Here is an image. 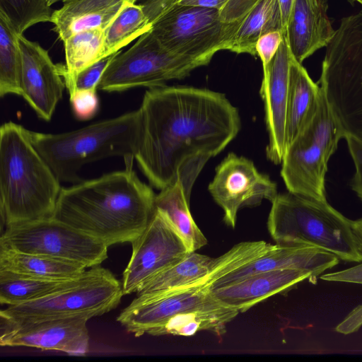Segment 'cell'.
Returning a JSON list of instances; mask_svg holds the SVG:
<instances>
[{
    "label": "cell",
    "instance_id": "obj_1",
    "mask_svg": "<svg viewBox=\"0 0 362 362\" xmlns=\"http://www.w3.org/2000/svg\"><path fill=\"white\" fill-rule=\"evenodd\" d=\"M141 133L134 158L160 191L180 180L188 199L207 161L237 136L238 109L206 88L162 86L146 90L139 107Z\"/></svg>",
    "mask_w": 362,
    "mask_h": 362
},
{
    "label": "cell",
    "instance_id": "obj_2",
    "mask_svg": "<svg viewBox=\"0 0 362 362\" xmlns=\"http://www.w3.org/2000/svg\"><path fill=\"white\" fill-rule=\"evenodd\" d=\"M150 186L125 170L62 187L52 218L105 243H132L156 209Z\"/></svg>",
    "mask_w": 362,
    "mask_h": 362
},
{
    "label": "cell",
    "instance_id": "obj_3",
    "mask_svg": "<svg viewBox=\"0 0 362 362\" xmlns=\"http://www.w3.org/2000/svg\"><path fill=\"white\" fill-rule=\"evenodd\" d=\"M60 181L33 145L29 130L13 122L0 128V206L6 227L53 216Z\"/></svg>",
    "mask_w": 362,
    "mask_h": 362
},
{
    "label": "cell",
    "instance_id": "obj_4",
    "mask_svg": "<svg viewBox=\"0 0 362 362\" xmlns=\"http://www.w3.org/2000/svg\"><path fill=\"white\" fill-rule=\"evenodd\" d=\"M141 133L139 108L74 131L60 134L29 130L30 139L61 182L82 181L83 165L111 156H122L132 166Z\"/></svg>",
    "mask_w": 362,
    "mask_h": 362
},
{
    "label": "cell",
    "instance_id": "obj_5",
    "mask_svg": "<svg viewBox=\"0 0 362 362\" xmlns=\"http://www.w3.org/2000/svg\"><path fill=\"white\" fill-rule=\"evenodd\" d=\"M268 231L276 244L315 247L347 262H362L351 220L325 201L288 192L271 202Z\"/></svg>",
    "mask_w": 362,
    "mask_h": 362
},
{
    "label": "cell",
    "instance_id": "obj_6",
    "mask_svg": "<svg viewBox=\"0 0 362 362\" xmlns=\"http://www.w3.org/2000/svg\"><path fill=\"white\" fill-rule=\"evenodd\" d=\"M318 84L345 136L362 145V11L341 20L327 46Z\"/></svg>",
    "mask_w": 362,
    "mask_h": 362
},
{
    "label": "cell",
    "instance_id": "obj_7",
    "mask_svg": "<svg viewBox=\"0 0 362 362\" xmlns=\"http://www.w3.org/2000/svg\"><path fill=\"white\" fill-rule=\"evenodd\" d=\"M342 138L345 132L320 86L313 117L286 147L282 158L281 176L288 192L325 201L328 162Z\"/></svg>",
    "mask_w": 362,
    "mask_h": 362
},
{
    "label": "cell",
    "instance_id": "obj_8",
    "mask_svg": "<svg viewBox=\"0 0 362 362\" xmlns=\"http://www.w3.org/2000/svg\"><path fill=\"white\" fill-rule=\"evenodd\" d=\"M124 296L122 282L100 265L86 269L77 284L44 298L9 305L0 318L14 323L70 317L89 319L115 308Z\"/></svg>",
    "mask_w": 362,
    "mask_h": 362
},
{
    "label": "cell",
    "instance_id": "obj_9",
    "mask_svg": "<svg viewBox=\"0 0 362 362\" xmlns=\"http://www.w3.org/2000/svg\"><path fill=\"white\" fill-rule=\"evenodd\" d=\"M241 21L226 23L218 9L175 4L153 22L150 31L168 51L206 66L218 52L230 51Z\"/></svg>",
    "mask_w": 362,
    "mask_h": 362
},
{
    "label": "cell",
    "instance_id": "obj_10",
    "mask_svg": "<svg viewBox=\"0 0 362 362\" xmlns=\"http://www.w3.org/2000/svg\"><path fill=\"white\" fill-rule=\"evenodd\" d=\"M203 66L199 62L164 48L149 30L127 51L119 52L104 72L98 90L122 92L137 87L166 85Z\"/></svg>",
    "mask_w": 362,
    "mask_h": 362
},
{
    "label": "cell",
    "instance_id": "obj_11",
    "mask_svg": "<svg viewBox=\"0 0 362 362\" xmlns=\"http://www.w3.org/2000/svg\"><path fill=\"white\" fill-rule=\"evenodd\" d=\"M0 247L45 255L83 265H100L107 258L103 241L54 218L6 227Z\"/></svg>",
    "mask_w": 362,
    "mask_h": 362
},
{
    "label": "cell",
    "instance_id": "obj_12",
    "mask_svg": "<svg viewBox=\"0 0 362 362\" xmlns=\"http://www.w3.org/2000/svg\"><path fill=\"white\" fill-rule=\"evenodd\" d=\"M213 284L209 274L185 287L136 295L119 314L117 321L135 337L158 336L162 327L175 316L218 303L211 291Z\"/></svg>",
    "mask_w": 362,
    "mask_h": 362
},
{
    "label": "cell",
    "instance_id": "obj_13",
    "mask_svg": "<svg viewBox=\"0 0 362 362\" xmlns=\"http://www.w3.org/2000/svg\"><path fill=\"white\" fill-rule=\"evenodd\" d=\"M132 245V255L122 274L124 295L138 292L154 276L192 252L165 214L156 208Z\"/></svg>",
    "mask_w": 362,
    "mask_h": 362
},
{
    "label": "cell",
    "instance_id": "obj_14",
    "mask_svg": "<svg viewBox=\"0 0 362 362\" xmlns=\"http://www.w3.org/2000/svg\"><path fill=\"white\" fill-rule=\"evenodd\" d=\"M208 189L223 211V221L233 228L241 208L258 206L264 199L272 202L278 194L276 184L268 175L259 172L252 160L234 153L216 168Z\"/></svg>",
    "mask_w": 362,
    "mask_h": 362
},
{
    "label": "cell",
    "instance_id": "obj_15",
    "mask_svg": "<svg viewBox=\"0 0 362 362\" xmlns=\"http://www.w3.org/2000/svg\"><path fill=\"white\" fill-rule=\"evenodd\" d=\"M88 320L78 316L14 323L0 318V345L85 353L89 345Z\"/></svg>",
    "mask_w": 362,
    "mask_h": 362
},
{
    "label": "cell",
    "instance_id": "obj_16",
    "mask_svg": "<svg viewBox=\"0 0 362 362\" xmlns=\"http://www.w3.org/2000/svg\"><path fill=\"white\" fill-rule=\"evenodd\" d=\"M22 57L21 97L39 118L49 121L66 88L58 64L37 42L18 35Z\"/></svg>",
    "mask_w": 362,
    "mask_h": 362
},
{
    "label": "cell",
    "instance_id": "obj_17",
    "mask_svg": "<svg viewBox=\"0 0 362 362\" xmlns=\"http://www.w3.org/2000/svg\"><path fill=\"white\" fill-rule=\"evenodd\" d=\"M292 57L284 34L276 54L263 69L259 93L264 102L269 139L266 155L275 164L281 163L286 148V110Z\"/></svg>",
    "mask_w": 362,
    "mask_h": 362
},
{
    "label": "cell",
    "instance_id": "obj_18",
    "mask_svg": "<svg viewBox=\"0 0 362 362\" xmlns=\"http://www.w3.org/2000/svg\"><path fill=\"white\" fill-rule=\"evenodd\" d=\"M339 259L327 251L307 245L275 244L252 261L218 279L211 289L246 276L278 269H300L312 274V281L327 269L336 266Z\"/></svg>",
    "mask_w": 362,
    "mask_h": 362
},
{
    "label": "cell",
    "instance_id": "obj_19",
    "mask_svg": "<svg viewBox=\"0 0 362 362\" xmlns=\"http://www.w3.org/2000/svg\"><path fill=\"white\" fill-rule=\"evenodd\" d=\"M307 279L312 281V274L300 269L272 270L246 276L211 291L221 303L243 313Z\"/></svg>",
    "mask_w": 362,
    "mask_h": 362
},
{
    "label": "cell",
    "instance_id": "obj_20",
    "mask_svg": "<svg viewBox=\"0 0 362 362\" xmlns=\"http://www.w3.org/2000/svg\"><path fill=\"white\" fill-rule=\"evenodd\" d=\"M327 0H294L285 35L293 57L300 63L333 38Z\"/></svg>",
    "mask_w": 362,
    "mask_h": 362
},
{
    "label": "cell",
    "instance_id": "obj_21",
    "mask_svg": "<svg viewBox=\"0 0 362 362\" xmlns=\"http://www.w3.org/2000/svg\"><path fill=\"white\" fill-rule=\"evenodd\" d=\"M54 10V31L64 42L70 36L88 30H105L128 1L126 0H62Z\"/></svg>",
    "mask_w": 362,
    "mask_h": 362
},
{
    "label": "cell",
    "instance_id": "obj_22",
    "mask_svg": "<svg viewBox=\"0 0 362 362\" xmlns=\"http://www.w3.org/2000/svg\"><path fill=\"white\" fill-rule=\"evenodd\" d=\"M320 93L319 84L311 79L302 64L293 56L290 65L286 110V147L313 117Z\"/></svg>",
    "mask_w": 362,
    "mask_h": 362
},
{
    "label": "cell",
    "instance_id": "obj_23",
    "mask_svg": "<svg viewBox=\"0 0 362 362\" xmlns=\"http://www.w3.org/2000/svg\"><path fill=\"white\" fill-rule=\"evenodd\" d=\"M83 265L45 255L0 247V271L47 279H66L83 274Z\"/></svg>",
    "mask_w": 362,
    "mask_h": 362
},
{
    "label": "cell",
    "instance_id": "obj_24",
    "mask_svg": "<svg viewBox=\"0 0 362 362\" xmlns=\"http://www.w3.org/2000/svg\"><path fill=\"white\" fill-rule=\"evenodd\" d=\"M63 42L66 64H58V66L71 96L76 90L78 74L107 56L105 47V30H84L70 36Z\"/></svg>",
    "mask_w": 362,
    "mask_h": 362
},
{
    "label": "cell",
    "instance_id": "obj_25",
    "mask_svg": "<svg viewBox=\"0 0 362 362\" xmlns=\"http://www.w3.org/2000/svg\"><path fill=\"white\" fill-rule=\"evenodd\" d=\"M180 180L156 194V208L162 211L187 244L190 252H196L207 244V239L193 219Z\"/></svg>",
    "mask_w": 362,
    "mask_h": 362
},
{
    "label": "cell",
    "instance_id": "obj_26",
    "mask_svg": "<svg viewBox=\"0 0 362 362\" xmlns=\"http://www.w3.org/2000/svg\"><path fill=\"white\" fill-rule=\"evenodd\" d=\"M275 30L284 33L278 1L259 0L242 19L230 52L255 56V45L259 38Z\"/></svg>",
    "mask_w": 362,
    "mask_h": 362
},
{
    "label": "cell",
    "instance_id": "obj_27",
    "mask_svg": "<svg viewBox=\"0 0 362 362\" xmlns=\"http://www.w3.org/2000/svg\"><path fill=\"white\" fill-rule=\"evenodd\" d=\"M83 274L72 279H47L0 271V303L9 306L44 298L77 284Z\"/></svg>",
    "mask_w": 362,
    "mask_h": 362
},
{
    "label": "cell",
    "instance_id": "obj_28",
    "mask_svg": "<svg viewBox=\"0 0 362 362\" xmlns=\"http://www.w3.org/2000/svg\"><path fill=\"white\" fill-rule=\"evenodd\" d=\"M216 258L192 252L148 281L136 295L165 292L187 286L206 276Z\"/></svg>",
    "mask_w": 362,
    "mask_h": 362
},
{
    "label": "cell",
    "instance_id": "obj_29",
    "mask_svg": "<svg viewBox=\"0 0 362 362\" xmlns=\"http://www.w3.org/2000/svg\"><path fill=\"white\" fill-rule=\"evenodd\" d=\"M151 28V24L143 8L137 4L127 2L105 30L107 55L119 52L122 47Z\"/></svg>",
    "mask_w": 362,
    "mask_h": 362
},
{
    "label": "cell",
    "instance_id": "obj_30",
    "mask_svg": "<svg viewBox=\"0 0 362 362\" xmlns=\"http://www.w3.org/2000/svg\"><path fill=\"white\" fill-rule=\"evenodd\" d=\"M22 57L18 35L0 15V96H21Z\"/></svg>",
    "mask_w": 362,
    "mask_h": 362
},
{
    "label": "cell",
    "instance_id": "obj_31",
    "mask_svg": "<svg viewBox=\"0 0 362 362\" xmlns=\"http://www.w3.org/2000/svg\"><path fill=\"white\" fill-rule=\"evenodd\" d=\"M53 11L47 0H0V15L18 35L37 23H52Z\"/></svg>",
    "mask_w": 362,
    "mask_h": 362
},
{
    "label": "cell",
    "instance_id": "obj_32",
    "mask_svg": "<svg viewBox=\"0 0 362 362\" xmlns=\"http://www.w3.org/2000/svg\"><path fill=\"white\" fill-rule=\"evenodd\" d=\"M98 88L89 89H76L70 96V103L73 113L79 120H88L93 118L99 108Z\"/></svg>",
    "mask_w": 362,
    "mask_h": 362
},
{
    "label": "cell",
    "instance_id": "obj_33",
    "mask_svg": "<svg viewBox=\"0 0 362 362\" xmlns=\"http://www.w3.org/2000/svg\"><path fill=\"white\" fill-rule=\"evenodd\" d=\"M118 52L100 59L81 71L76 80V90L98 88L104 72Z\"/></svg>",
    "mask_w": 362,
    "mask_h": 362
},
{
    "label": "cell",
    "instance_id": "obj_34",
    "mask_svg": "<svg viewBox=\"0 0 362 362\" xmlns=\"http://www.w3.org/2000/svg\"><path fill=\"white\" fill-rule=\"evenodd\" d=\"M284 33L281 30L268 33L259 38L255 45L256 54L260 58L262 69L272 61L276 54L284 38Z\"/></svg>",
    "mask_w": 362,
    "mask_h": 362
},
{
    "label": "cell",
    "instance_id": "obj_35",
    "mask_svg": "<svg viewBox=\"0 0 362 362\" xmlns=\"http://www.w3.org/2000/svg\"><path fill=\"white\" fill-rule=\"evenodd\" d=\"M259 0H227L219 10L220 17L226 23L241 21Z\"/></svg>",
    "mask_w": 362,
    "mask_h": 362
},
{
    "label": "cell",
    "instance_id": "obj_36",
    "mask_svg": "<svg viewBox=\"0 0 362 362\" xmlns=\"http://www.w3.org/2000/svg\"><path fill=\"white\" fill-rule=\"evenodd\" d=\"M350 155L355 166V173L351 181L353 191L362 200V145L354 138L346 136Z\"/></svg>",
    "mask_w": 362,
    "mask_h": 362
},
{
    "label": "cell",
    "instance_id": "obj_37",
    "mask_svg": "<svg viewBox=\"0 0 362 362\" xmlns=\"http://www.w3.org/2000/svg\"><path fill=\"white\" fill-rule=\"evenodd\" d=\"M320 279L328 281L362 284V263L340 272L323 274Z\"/></svg>",
    "mask_w": 362,
    "mask_h": 362
},
{
    "label": "cell",
    "instance_id": "obj_38",
    "mask_svg": "<svg viewBox=\"0 0 362 362\" xmlns=\"http://www.w3.org/2000/svg\"><path fill=\"white\" fill-rule=\"evenodd\" d=\"M174 0H137L136 4L141 6L152 25L160 16L170 8Z\"/></svg>",
    "mask_w": 362,
    "mask_h": 362
},
{
    "label": "cell",
    "instance_id": "obj_39",
    "mask_svg": "<svg viewBox=\"0 0 362 362\" xmlns=\"http://www.w3.org/2000/svg\"><path fill=\"white\" fill-rule=\"evenodd\" d=\"M362 325V304L354 308L335 328L339 333L349 334L358 330Z\"/></svg>",
    "mask_w": 362,
    "mask_h": 362
},
{
    "label": "cell",
    "instance_id": "obj_40",
    "mask_svg": "<svg viewBox=\"0 0 362 362\" xmlns=\"http://www.w3.org/2000/svg\"><path fill=\"white\" fill-rule=\"evenodd\" d=\"M226 1L227 0H174L173 6L181 4L220 10Z\"/></svg>",
    "mask_w": 362,
    "mask_h": 362
},
{
    "label": "cell",
    "instance_id": "obj_41",
    "mask_svg": "<svg viewBox=\"0 0 362 362\" xmlns=\"http://www.w3.org/2000/svg\"><path fill=\"white\" fill-rule=\"evenodd\" d=\"M280 8L284 34L286 33V26L294 0H277Z\"/></svg>",
    "mask_w": 362,
    "mask_h": 362
},
{
    "label": "cell",
    "instance_id": "obj_42",
    "mask_svg": "<svg viewBox=\"0 0 362 362\" xmlns=\"http://www.w3.org/2000/svg\"><path fill=\"white\" fill-rule=\"evenodd\" d=\"M351 228L359 249L362 253V218L355 221L351 220Z\"/></svg>",
    "mask_w": 362,
    "mask_h": 362
},
{
    "label": "cell",
    "instance_id": "obj_43",
    "mask_svg": "<svg viewBox=\"0 0 362 362\" xmlns=\"http://www.w3.org/2000/svg\"><path fill=\"white\" fill-rule=\"evenodd\" d=\"M59 1H62V0H47L48 1V4L51 6L52 4H54V3L56 2H58Z\"/></svg>",
    "mask_w": 362,
    "mask_h": 362
}]
</instances>
